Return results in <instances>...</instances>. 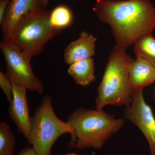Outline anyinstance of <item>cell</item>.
Here are the masks:
<instances>
[{"label": "cell", "instance_id": "1", "mask_svg": "<svg viewBox=\"0 0 155 155\" xmlns=\"http://www.w3.org/2000/svg\"><path fill=\"white\" fill-rule=\"evenodd\" d=\"M93 10L110 26L116 45L125 49L155 27V8L150 0H97Z\"/></svg>", "mask_w": 155, "mask_h": 155}, {"label": "cell", "instance_id": "2", "mask_svg": "<svg viewBox=\"0 0 155 155\" xmlns=\"http://www.w3.org/2000/svg\"><path fill=\"white\" fill-rule=\"evenodd\" d=\"M72 129L69 146L77 149L100 150L124 125L122 118L101 110L80 108L72 111L67 121Z\"/></svg>", "mask_w": 155, "mask_h": 155}, {"label": "cell", "instance_id": "3", "mask_svg": "<svg viewBox=\"0 0 155 155\" xmlns=\"http://www.w3.org/2000/svg\"><path fill=\"white\" fill-rule=\"evenodd\" d=\"M125 49L116 45L109 56L98 87L96 109H103L107 105L126 107L131 102L133 92L129 84L128 69L133 60Z\"/></svg>", "mask_w": 155, "mask_h": 155}, {"label": "cell", "instance_id": "4", "mask_svg": "<svg viewBox=\"0 0 155 155\" xmlns=\"http://www.w3.org/2000/svg\"><path fill=\"white\" fill-rule=\"evenodd\" d=\"M46 9L31 12L18 22L8 41L31 59L43 51L48 43L61 32L53 28Z\"/></svg>", "mask_w": 155, "mask_h": 155}, {"label": "cell", "instance_id": "5", "mask_svg": "<svg viewBox=\"0 0 155 155\" xmlns=\"http://www.w3.org/2000/svg\"><path fill=\"white\" fill-rule=\"evenodd\" d=\"M73 131L67 122L56 115L51 97L45 96L31 118L30 134L27 140L37 155H51L53 145L65 134L71 135Z\"/></svg>", "mask_w": 155, "mask_h": 155}, {"label": "cell", "instance_id": "6", "mask_svg": "<svg viewBox=\"0 0 155 155\" xmlns=\"http://www.w3.org/2000/svg\"><path fill=\"white\" fill-rule=\"evenodd\" d=\"M0 49L5 61L6 73L12 82L43 94V84L34 73L30 64L31 59L8 41L1 42Z\"/></svg>", "mask_w": 155, "mask_h": 155}, {"label": "cell", "instance_id": "7", "mask_svg": "<svg viewBox=\"0 0 155 155\" xmlns=\"http://www.w3.org/2000/svg\"><path fill=\"white\" fill-rule=\"evenodd\" d=\"M124 116L140 129L148 142L151 155H155V118L151 108L145 101L143 90L134 92Z\"/></svg>", "mask_w": 155, "mask_h": 155}, {"label": "cell", "instance_id": "8", "mask_svg": "<svg viewBox=\"0 0 155 155\" xmlns=\"http://www.w3.org/2000/svg\"><path fill=\"white\" fill-rule=\"evenodd\" d=\"M48 0H11L1 24L4 41L8 40L13 31L24 16L34 11L46 10Z\"/></svg>", "mask_w": 155, "mask_h": 155}, {"label": "cell", "instance_id": "9", "mask_svg": "<svg viewBox=\"0 0 155 155\" xmlns=\"http://www.w3.org/2000/svg\"><path fill=\"white\" fill-rule=\"evenodd\" d=\"M24 87L12 82V99L10 103L8 113L17 126V130L28 140L31 126L26 91Z\"/></svg>", "mask_w": 155, "mask_h": 155}, {"label": "cell", "instance_id": "10", "mask_svg": "<svg viewBox=\"0 0 155 155\" xmlns=\"http://www.w3.org/2000/svg\"><path fill=\"white\" fill-rule=\"evenodd\" d=\"M96 38L85 31L81 32L76 40L71 42L64 51V60L71 64L84 59L92 58L95 51Z\"/></svg>", "mask_w": 155, "mask_h": 155}, {"label": "cell", "instance_id": "11", "mask_svg": "<svg viewBox=\"0 0 155 155\" xmlns=\"http://www.w3.org/2000/svg\"><path fill=\"white\" fill-rule=\"evenodd\" d=\"M128 76L133 92L143 90L155 82V67L145 59L136 58L130 63Z\"/></svg>", "mask_w": 155, "mask_h": 155}, {"label": "cell", "instance_id": "12", "mask_svg": "<svg viewBox=\"0 0 155 155\" xmlns=\"http://www.w3.org/2000/svg\"><path fill=\"white\" fill-rule=\"evenodd\" d=\"M94 67L93 59L87 58L69 65L67 72L77 84L86 86L95 80Z\"/></svg>", "mask_w": 155, "mask_h": 155}, {"label": "cell", "instance_id": "13", "mask_svg": "<svg viewBox=\"0 0 155 155\" xmlns=\"http://www.w3.org/2000/svg\"><path fill=\"white\" fill-rule=\"evenodd\" d=\"M136 58H143L155 67V38L152 33L145 35L134 44Z\"/></svg>", "mask_w": 155, "mask_h": 155}, {"label": "cell", "instance_id": "14", "mask_svg": "<svg viewBox=\"0 0 155 155\" xmlns=\"http://www.w3.org/2000/svg\"><path fill=\"white\" fill-rule=\"evenodd\" d=\"M73 16L68 6L60 5L50 11L49 20L51 25L55 29L62 31L69 27L73 22Z\"/></svg>", "mask_w": 155, "mask_h": 155}, {"label": "cell", "instance_id": "15", "mask_svg": "<svg viewBox=\"0 0 155 155\" xmlns=\"http://www.w3.org/2000/svg\"><path fill=\"white\" fill-rule=\"evenodd\" d=\"M16 144L10 125L3 121L0 122V155H13Z\"/></svg>", "mask_w": 155, "mask_h": 155}, {"label": "cell", "instance_id": "16", "mask_svg": "<svg viewBox=\"0 0 155 155\" xmlns=\"http://www.w3.org/2000/svg\"><path fill=\"white\" fill-rule=\"evenodd\" d=\"M0 87L6 95L9 103L12 99V82L7 73L0 71Z\"/></svg>", "mask_w": 155, "mask_h": 155}, {"label": "cell", "instance_id": "17", "mask_svg": "<svg viewBox=\"0 0 155 155\" xmlns=\"http://www.w3.org/2000/svg\"><path fill=\"white\" fill-rule=\"evenodd\" d=\"M11 1V0H0V25L3 22Z\"/></svg>", "mask_w": 155, "mask_h": 155}, {"label": "cell", "instance_id": "18", "mask_svg": "<svg viewBox=\"0 0 155 155\" xmlns=\"http://www.w3.org/2000/svg\"><path fill=\"white\" fill-rule=\"evenodd\" d=\"M18 155H37L32 147H27L23 149Z\"/></svg>", "mask_w": 155, "mask_h": 155}, {"label": "cell", "instance_id": "19", "mask_svg": "<svg viewBox=\"0 0 155 155\" xmlns=\"http://www.w3.org/2000/svg\"><path fill=\"white\" fill-rule=\"evenodd\" d=\"M65 155H79L76 154L74 153H73L67 154H66Z\"/></svg>", "mask_w": 155, "mask_h": 155}, {"label": "cell", "instance_id": "20", "mask_svg": "<svg viewBox=\"0 0 155 155\" xmlns=\"http://www.w3.org/2000/svg\"><path fill=\"white\" fill-rule=\"evenodd\" d=\"M154 100L155 101V91H154Z\"/></svg>", "mask_w": 155, "mask_h": 155}]
</instances>
